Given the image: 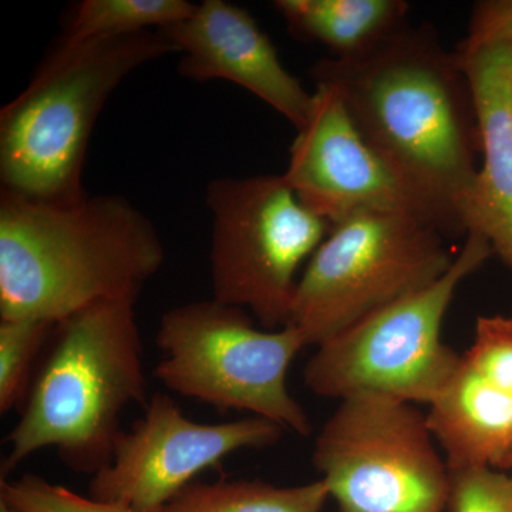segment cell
<instances>
[{"label": "cell", "instance_id": "7a4b0ae2", "mask_svg": "<svg viewBox=\"0 0 512 512\" xmlns=\"http://www.w3.org/2000/svg\"><path fill=\"white\" fill-rule=\"evenodd\" d=\"M156 227L121 195L76 202L0 192V318L57 323L97 302L137 299L160 271Z\"/></svg>", "mask_w": 512, "mask_h": 512}, {"label": "cell", "instance_id": "d6986e66", "mask_svg": "<svg viewBox=\"0 0 512 512\" xmlns=\"http://www.w3.org/2000/svg\"><path fill=\"white\" fill-rule=\"evenodd\" d=\"M0 497L20 512H133L120 505L83 497L35 474H26L16 481L2 480Z\"/></svg>", "mask_w": 512, "mask_h": 512}, {"label": "cell", "instance_id": "ba28073f", "mask_svg": "<svg viewBox=\"0 0 512 512\" xmlns=\"http://www.w3.org/2000/svg\"><path fill=\"white\" fill-rule=\"evenodd\" d=\"M207 204L214 299L247 308L265 329L285 328L299 268L332 225L298 200L284 175L218 178Z\"/></svg>", "mask_w": 512, "mask_h": 512}, {"label": "cell", "instance_id": "30bf717a", "mask_svg": "<svg viewBox=\"0 0 512 512\" xmlns=\"http://www.w3.org/2000/svg\"><path fill=\"white\" fill-rule=\"evenodd\" d=\"M284 431L254 416L195 423L168 394L156 393L133 429L120 434L110 463L90 480L89 497L133 512H160L202 471L239 450L272 446Z\"/></svg>", "mask_w": 512, "mask_h": 512}, {"label": "cell", "instance_id": "5b68a950", "mask_svg": "<svg viewBox=\"0 0 512 512\" xmlns=\"http://www.w3.org/2000/svg\"><path fill=\"white\" fill-rule=\"evenodd\" d=\"M493 254L487 239L467 234L439 281L316 346L303 372L305 386L326 399L376 394L412 404L433 403L461 360L441 340L444 316L458 286Z\"/></svg>", "mask_w": 512, "mask_h": 512}, {"label": "cell", "instance_id": "2e32d148", "mask_svg": "<svg viewBox=\"0 0 512 512\" xmlns=\"http://www.w3.org/2000/svg\"><path fill=\"white\" fill-rule=\"evenodd\" d=\"M328 498L320 478L295 487L221 480L188 485L160 512H320Z\"/></svg>", "mask_w": 512, "mask_h": 512}, {"label": "cell", "instance_id": "603a6c76", "mask_svg": "<svg viewBox=\"0 0 512 512\" xmlns=\"http://www.w3.org/2000/svg\"><path fill=\"white\" fill-rule=\"evenodd\" d=\"M0 512H20L15 505L10 504L8 500L0 497Z\"/></svg>", "mask_w": 512, "mask_h": 512}, {"label": "cell", "instance_id": "ffe728a7", "mask_svg": "<svg viewBox=\"0 0 512 512\" xmlns=\"http://www.w3.org/2000/svg\"><path fill=\"white\" fill-rule=\"evenodd\" d=\"M451 512H512V476L494 468L450 470Z\"/></svg>", "mask_w": 512, "mask_h": 512}, {"label": "cell", "instance_id": "6da1fadb", "mask_svg": "<svg viewBox=\"0 0 512 512\" xmlns=\"http://www.w3.org/2000/svg\"><path fill=\"white\" fill-rule=\"evenodd\" d=\"M311 76L339 93L367 144L429 205L444 235H466L481 136L457 53L429 26L407 25L365 55L320 60Z\"/></svg>", "mask_w": 512, "mask_h": 512}, {"label": "cell", "instance_id": "52a82bcc", "mask_svg": "<svg viewBox=\"0 0 512 512\" xmlns=\"http://www.w3.org/2000/svg\"><path fill=\"white\" fill-rule=\"evenodd\" d=\"M439 228L410 215L366 212L333 225L309 259L288 325L306 346L439 281L453 265Z\"/></svg>", "mask_w": 512, "mask_h": 512}, {"label": "cell", "instance_id": "e0dca14e", "mask_svg": "<svg viewBox=\"0 0 512 512\" xmlns=\"http://www.w3.org/2000/svg\"><path fill=\"white\" fill-rule=\"evenodd\" d=\"M197 6L187 0H83L64 37L110 39L170 28L191 18Z\"/></svg>", "mask_w": 512, "mask_h": 512}, {"label": "cell", "instance_id": "5bb4252c", "mask_svg": "<svg viewBox=\"0 0 512 512\" xmlns=\"http://www.w3.org/2000/svg\"><path fill=\"white\" fill-rule=\"evenodd\" d=\"M427 423L447 466L512 470V393L481 376L461 356Z\"/></svg>", "mask_w": 512, "mask_h": 512}, {"label": "cell", "instance_id": "277c9868", "mask_svg": "<svg viewBox=\"0 0 512 512\" xmlns=\"http://www.w3.org/2000/svg\"><path fill=\"white\" fill-rule=\"evenodd\" d=\"M174 52L160 30L110 39L63 36L28 87L0 111L2 190L47 202L87 197L84 161L104 104L128 74Z\"/></svg>", "mask_w": 512, "mask_h": 512}, {"label": "cell", "instance_id": "8992f818", "mask_svg": "<svg viewBox=\"0 0 512 512\" xmlns=\"http://www.w3.org/2000/svg\"><path fill=\"white\" fill-rule=\"evenodd\" d=\"M157 346L163 356L154 375L171 392L311 434L308 413L286 384L293 359L308 348L293 326L258 329L244 309L212 298L165 312Z\"/></svg>", "mask_w": 512, "mask_h": 512}, {"label": "cell", "instance_id": "7c38bea8", "mask_svg": "<svg viewBox=\"0 0 512 512\" xmlns=\"http://www.w3.org/2000/svg\"><path fill=\"white\" fill-rule=\"evenodd\" d=\"M160 32L183 53L181 76L238 84L282 114L296 131L305 126L313 93L285 69L274 43L247 9L205 0L191 18Z\"/></svg>", "mask_w": 512, "mask_h": 512}, {"label": "cell", "instance_id": "cb8c5ba5", "mask_svg": "<svg viewBox=\"0 0 512 512\" xmlns=\"http://www.w3.org/2000/svg\"><path fill=\"white\" fill-rule=\"evenodd\" d=\"M511 114H512V96H511Z\"/></svg>", "mask_w": 512, "mask_h": 512}, {"label": "cell", "instance_id": "ac0fdd59", "mask_svg": "<svg viewBox=\"0 0 512 512\" xmlns=\"http://www.w3.org/2000/svg\"><path fill=\"white\" fill-rule=\"evenodd\" d=\"M53 323L40 319L0 322V412H10L28 390L30 369Z\"/></svg>", "mask_w": 512, "mask_h": 512}, {"label": "cell", "instance_id": "8fae6325", "mask_svg": "<svg viewBox=\"0 0 512 512\" xmlns=\"http://www.w3.org/2000/svg\"><path fill=\"white\" fill-rule=\"evenodd\" d=\"M282 175L298 200L332 227L366 212H393L443 232L429 205L367 144L332 87L316 84Z\"/></svg>", "mask_w": 512, "mask_h": 512}, {"label": "cell", "instance_id": "7402d4cb", "mask_svg": "<svg viewBox=\"0 0 512 512\" xmlns=\"http://www.w3.org/2000/svg\"><path fill=\"white\" fill-rule=\"evenodd\" d=\"M491 45L512 47V0H484L476 3L468 35L458 47L476 49Z\"/></svg>", "mask_w": 512, "mask_h": 512}, {"label": "cell", "instance_id": "3957f363", "mask_svg": "<svg viewBox=\"0 0 512 512\" xmlns=\"http://www.w3.org/2000/svg\"><path fill=\"white\" fill-rule=\"evenodd\" d=\"M134 305L133 298L97 302L57 323L55 348L6 439L2 478L47 447L92 477L110 463L121 414L150 400Z\"/></svg>", "mask_w": 512, "mask_h": 512}, {"label": "cell", "instance_id": "4fadbf2b", "mask_svg": "<svg viewBox=\"0 0 512 512\" xmlns=\"http://www.w3.org/2000/svg\"><path fill=\"white\" fill-rule=\"evenodd\" d=\"M456 53L476 101L483 156L464 208V232L487 239L512 271V47H458Z\"/></svg>", "mask_w": 512, "mask_h": 512}, {"label": "cell", "instance_id": "9c48e42d", "mask_svg": "<svg viewBox=\"0 0 512 512\" xmlns=\"http://www.w3.org/2000/svg\"><path fill=\"white\" fill-rule=\"evenodd\" d=\"M436 443L414 404L357 394L320 430L313 466L342 512H443L450 468Z\"/></svg>", "mask_w": 512, "mask_h": 512}, {"label": "cell", "instance_id": "44dd1931", "mask_svg": "<svg viewBox=\"0 0 512 512\" xmlns=\"http://www.w3.org/2000/svg\"><path fill=\"white\" fill-rule=\"evenodd\" d=\"M464 362L512 393V319L480 316Z\"/></svg>", "mask_w": 512, "mask_h": 512}, {"label": "cell", "instance_id": "9a60e30c", "mask_svg": "<svg viewBox=\"0 0 512 512\" xmlns=\"http://www.w3.org/2000/svg\"><path fill=\"white\" fill-rule=\"evenodd\" d=\"M293 35L322 43L336 59L365 55L407 26L403 0H276Z\"/></svg>", "mask_w": 512, "mask_h": 512}]
</instances>
